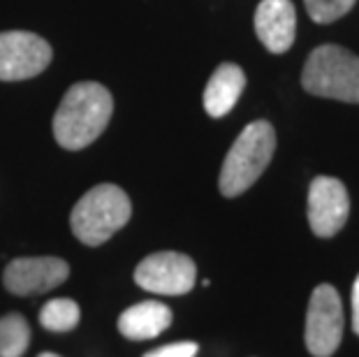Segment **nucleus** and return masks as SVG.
<instances>
[{"label":"nucleus","mask_w":359,"mask_h":357,"mask_svg":"<svg viewBox=\"0 0 359 357\" xmlns=\"http://www.w3.org/2000/svg\"><path fill=\"white\" fill-rule=\"evenodd\" d=\"M30 344V325L21 314L0 318V357H21Z\"/></svg>","instance_id":"ddd939ff"},{"label":"nucleus","mask_w":359,"mask_h":357,"mask_svg":"<svg viewBox=\"0 0 359 357\" xmlns=\"http://www.w3.org/2000/svg\"><path fill=\"white\" fill-rule=\"evenodd\" d=\"M353 330L359 337V276L355 278V285H353Z\"/></svg>","instance_id":"f3484780"},{"label":"nucleus","mask_w":359,"mask_h":357,"mask_svg":"<svg viewBox=\"0 0 359 357\" xmlns=\"http://www.w3.org/2000/svg\"><path fill=\"white\" fill-rule=\"evenodd\" d=\"M197 355V344L193 341H181V344H170L156 351L147 353L144 357H195Z\"/></svg>","instance_id":"dca6fc26"},{"label":"nucleus","mask_w":359,"mask_h":357,"mask_svg":"<svg viewBox=\"0 0 359 357\" xmlns=\"http://www.w3.org/2000/svg\"><path fill=\"white\" fill-rule=\"evenodd\" d=\"M70 276V264L63 257H17L5 267L3 283L12 295H42L53 290Z\"/></svg>","instance_id":"1a4fd4ad"},{"label":"nucleus","mask_w":359,"mask_h":357,"mask_svg":"<svg viewBox=\"0 0 359 357\" xmlns=\"http://www.w3.org/2000/svg\"><path fill=\"white\" fill-rule=\"evenodd\" d=\"M37 357H60V355H56V353H42V355H37Z\"/></svg>","instance_id":"a211bd4d"},{"label":"nucleus","mask_w":359,"mask_h":357,"mask_svg":"<svg viewBox=\"0 0 359 357\" xmlns=\"http://www.w3.org/2000/svg\"><path fill=\"white\" fill-rule=\"evenodd\" d=\"M302 86L311 95L359 105V56L336 44L313 49L304 65Z\"/></svg>","instance_id":"20e7f679"},{"label":"nucleus","mask_w":359,"mask_h":357,"mask_svg":"<svg viewBox=\"0 0 359 357\" xmlns=\"http://www.w3.org/2000/svg\"><path fill=\"white\" fill-rule=\"evenodd\" d=\"M172 325V309L163 302H142L123 311L118 318V332L126 339H156Z\"/></svg>","instance_id":"f8f14e48"},{"label":"nucleus","mask_w":359,"mask_h":357,"mask_svg":"<svg viewBox=\"0 0 359 357\" xmlns=\"http://www.w3.org/2000/svg\"><path fill=\"white\" fill-rule=\"evenodd\" d=\"M350 214V197L343 181L334 177L313 179L309 188V225L316 237H334Z\"/></svg>","instance_id":"6e6552de"},{"label":"nucleus","mask_w":359,"mask_h":357,"mask_svg":"<svg viewBox=\"0 0 359 357\" xmlns=\"http://www.w3.org/2000/svg\"><path fill=\"white\" fill-rule=\"evenodd\" d=\"M51 47L40 35L26 30L0 33V81L37 77L51 63Z\"/></svg>","instance_id":"0eeeda50"},{"label":"nucleus","mask_w":359,"mask_h":357,"mask_svg":"<svg viewBox=\"0 0 359 357\" xmlns=\"http://www.w3.org/2000/svg\"><path fill=\"white\" fill-rule=\"evenodd\" d=\"M276 151V133L269 121H253L234 140L220 170L218 188L225 197L246 193L262 177Z\"/></svg>","instance_id":"f03ea898"},{"label":"nucleus","mask_w":359,"mask_h":357,"mask_svg":"<svg viewBox=\"0 0 359 357\" xmlns=\"http://www.w3.org/2000/svg\"><path fill=\"white\" fill-rule=\"evenodd\" d=\"M79 304L74 299H67V297H58V299H51L42 307L40 311V325L44 330L49 332H72L74 328L79 325Z\"/></svg>","instance_id":"4468645a"},{"label":"nucleus","mask_w":359,"mask_h":357,"mask_svg":"<svg viewBox=\"0 0 359 357\" xmlns=\"http://www.w3.org/2000/svg\"><path fill=\"white\" fill-rule=\"evenodd\" d=\"M133 216V204L123 188L100 184L81 197L70 214V227L81 244L100 246L109 241Z\"/></svg>","instance_id":"7ed1b4c3"},{"label":"nucleus","mask_w":359,"mask_h":357,"mask_svg":"<svg viewBox=\"0 0 359 357\" xmlns=\"http://www.w3.org/2000/svg\"><path fill=\"white\" fill-rule=\"evenodd\" d=\"M137 285L147 292L156 295H186L195 288L197 267L193 257L174 253V250H163L154 253L137 264L135 269Z\"/></svg>","instance_id":"423d86ee"},{"label":"nucleus","mask_w":359,"mask_h":357,"mask_svg":"<svg viewBox=\"0 0 359 357\" xmlns=\"http://www.w3.org/2000/svg\"><path fill=\"white\" fill-rule=\"evenodd\" d=\"M246 88V74L239 65L223 63L211 74L209 83L204 88V109L209 116L220 119L230 114L232 107L239 102V97Z\"/></svg>","instance_id":"9b49d317"},{"label":"nucleus","mask_w":359,"mask_h":357,"mask_svg":"<svg viewBox=\"0 0 359 357\" xmlns=\"http://www.w3.org/2000/svg\"><path fill=\"white\" fill-rule=\"evenodd\" d=\"M306 348L313 357H332L343 339V304L334 285L323 283L311 295L306 311Z\"/></svg>","instance_id":"39448f33"},{"label":"nucleus","mask_w":359,"mask_h":357,"mask_svg":"<svg viewBox=\"0 0 359 357\" xmlns=\"http://www.w3.org/2000/svg\"><path fill=\"white\" fill-rule=\"evenodd\" d=\"M111 93L97 81H79L67 88L53 116V137L67 151H79L104 133L111 119Z\"/></svg>","instance_id":"f257e3e1"},{"label":"nucleus","mask_w":359,"mask_h":357,"mask_svg":"<svg viewBox=\"0 0 359 357\" xmlns=\"http://www.w3.org/2000/svg\"><path fill=\"white\" fill-rule=\"evenodd\" d=\"M255 33L271 54H285L297 35L292 0H262L255 10Z\"/></svg>","instance_id":"9d476101"},{"label":"nucleus","mask_w":359,"mask_h":357,"mask_svg":"<svg viewBox=\"0 0 359 357\" xmlns=\"http://www.w3.org/2000/svg\"><path fill=\"white\" fill-rule=\"evenodd\" d=\"M355 3L357 0H304L309 17L316 24H332V21L346 17Z\"/></svg>","instance_id":"2eb2a0df"}]
</instances>
